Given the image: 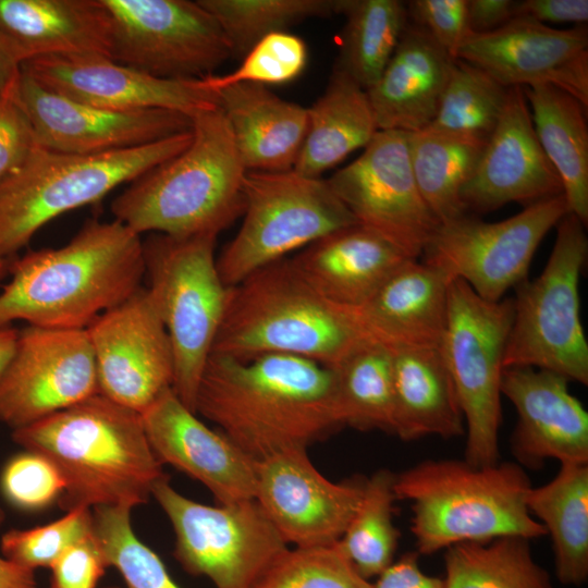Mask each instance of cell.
<instances>
[{"instance_id": "1", "label": "cell", "mask_w": 588, "mask_h": 588, "mask_svg": "<svg viewBox=\"0 0 588 588\" xmlns=\"http://www.w3.org/2000/svg\"><path fill=\"white\" fill-rule=\"evenodd\" d=\"M195 413L256 462L306 446L342 425L336 375L314 360L270 354L238 359L211 353Z\"/></svg>"}, {"instance_id": "2", "label": "cell", "mask_w": 588, "mask_h": 588, "mask_svg": "<svg viewBox=\"0 0 588 588\" xmlns=\"http://www.w3.org/2000/svg\"><path fill=\"white\" fill-rule=\"evenodd\" d=\"M144 277L140 235L114 219H90L66 244L11 259L0 291V329L15 321L87 329L142 287Z\"/></svg>"}, {"instance_id": "3", "label": "cell", "mask_w": 588, "mask_h": 588, "mask_svg": "<svg viewBox=\"0 0 588 588\" xmlns=\"http://www.w3.org/2000/svg\"><path fill=\"white\" fill-rule=\"evenodd\" d=\"M23 450L40 453L59 469V504L133 510L163 478L162 464L146 436L142 415L100 393L26 427L12 430Z\"/></svg>"}, {"instance_id": "4", "label": "cell", "mask_w": 588, "mask_h": 588, "mask_svg": "<svg viewBox=\"0 0 588 588\" xmlns=\"http://www.w3.org/2000/svg\"><path fill=\"white\" fill-rule=\"evenodd\" d=\"M191 120L189 145L128 183L111 203L114 220L139 235H219L243 215L247 170L224 115L217 107Z\"/></svg>"}, {"instance_id": "5", "label": "cell", "mask_w": 588, "mask_h": 588, "mask_svg": "<svg viewBox=\"0 0 588 588\" xmlns=\"http://www.w3.org/2000/svg\"><path fill=\"white\" fill-rule=\"evenodd\" d=\"M364 341L353 310L323 297L283 258L231 287L211 353L291 355L333 369Z\"/></svg>"}, {"instance_id": "6", "label": "cell", "mask_w": 588, "mask_h": 588, "mask_svg": "<svg viewBox=\"0 0 588 588\" xmlns=\"http://www.w3.org/2000/svg\"><path fill=\"white\" fill-rule=\"evenodd\" d=\"M531 488L513 462L476 466L465 460H427L394 477L396 500L411 503V529L418 554L465 542L546 535L529 513Z\"/></svg>"}, {"instance_id": "7", "label": "cell", "mask_w": 588, "mask_h": 588, "mask_svg": "<svg viewBox=\"0 0 588 588\" xmlns=\"http://www.w3.org/2000/svg\"><path fill=\"white\" fill-rule=\"evenodd\" d=\"M192 128L130 149L77 155L36 147L0 181V259H12L47 223L95 204L184 150Z\"/></svg>"}, {"instance_id": "8", "label": "cell", "mask_w": 588, "mask_h": 588, "mask_svg": "<svg viewBox=\"0 0 588 588\" xmlns=\"http://www.w3.org/2000/svg\"><path fill=\"white\" fill-rule=\"evenodd\" d=\"M218 235L143 241L146 286L173 351L172 389L193 412L200 378L221 327L231 287L217 268Z\"/></svg>"}, {"instance_id": "9", "label": "cell", "mask_w": 588, "mask_h": 588, "mask_svg": "<svg viewBox=\"0 0 588 588\" xmlns=\"http://www.w3.org/2000/svg\"><path fill=\"white\" fill-rule=\"evenodd\" d=\"M542 272L517 285L503 366L531 367L588 383V342L580 320L579 278L587 260L584 223L565 215Z\"/></svg>"}, {"instance_id": "10", "label": "cell", "mask_w": 588, "mask_h": 588, "mask_svg": "<svg viewBox=\"0 0 588 588\" xmlns=\"http://www.w3.org/2000/svg\"><path fill=\"white\" fill-rule=\"evenodd\" d=\"M244 200L242 225L217 258L219 274L229 287L291 252L357 224L327 179L294 170L247 171Z\"/></svg>"}, {"instance_id": "11", "label": "cell", "mask_w": 588, "mask_h": 588, "mask_svg": "<svg viewBox=\"0 0 588 588\" xmlns=\"http://www.w3.org/2000/svg\"><path fill=\"white\" fill-rule=\"evenodd\" d=\"M513 319V298L490 302L467 283L449 285L446 329L441 345L465 422V461L499 463L503 355Z\"/></svg>"}, {"instance_id": "12", "label": "cell", "mask_w": 588, "mask_h": 588, "mask_svg": "<svg viewBox=\"0 0 588 588\" xmlns=\"http://www.w3.org/2000/svg\"><path fill=\"white\" fill-rule=\"evenodd\" d=\"M175 534V559L216 588H253L287 543L256 499L216 506L177 492L168 476L151 491Z\"/></svg>"}, {"instance_id": "13", "label": "cell", "mask_w": 588, "mask_h": 588, "mask_svg": "<svg viewBox=\"0 0 588 588\" xmlns=\"http://www.w3.org/2000/svg\"><path fill=\"white\" fill-rule=\"evenodd\" d=\"M111 25L110 59L167 79H196L231 56L215 17L189 0H102Z\"/></svg>"}, {"instance_id": "14", "label": "cell", "mask_w": 588, "mask_h": 588, "mask_svg": "<svg viewBox=\"0 0 588 588\" xmlns=\"http://www.w3.org/2000/svg\"><path fill=\"white\" fill-rule=\"evenodd\" d=\"M568 212L561 194L498 222L465 215L437 226L422 252L424 261L463 280L479 297L498 302L526 280L539 244Z\"/></svg>"}, {"instance_id": "15", "label": "cell", "mask_w": 588, "mask_h": 588, "mask_svg": "<svg viewBox=\"0 0 588 588\" xmlns=\"http://www.w3.org/2000/svg\"><path fill=\"white\" fill-rule=\"evenodd\" d=\"M362 226L418 259L440 224L417 187L408 133L378 131L363 152L327 179Z\"/></svg>"}, {"instance_id": "16", "label": "cell", "mask_w": 588, "mask_h": 588, "mask_svg": "<svg viewBox=\"0 0 588 588\" xmlns=\"http://www.w3.org/2000/svg\"><path fill=\"white\" fill-rule=\"evenodd\" d=\"M98 393L86 329L27 326L0 376V422L20 429Z\"/></svg>"}, {"instance_id": "17", "label": "cell", "mask_w": 588, "mask_h": 588, "mask_svg": "<svg viewBox=\"0 0 588 588\" xmlns=\"http://www.w3.org/2000/svg\"><path fill=\"white\" fill-rule=\"evenodd\" d=\"M86 330L101 395L142 414L172 388V346L146 287L100 315Z\"/></svg>"}, {"instance_id": "18", "label": "cell", "mask_w": 588, "mask_h": 588, "mask_svg": "<svg viewBox=\"0 0 588 588\" xmlns=\"http://www.w3.org/2000/svg\"><path fill=\"white\" fill-rule=\"evenodd\" d=\"M13 97L40 147L97 155L148 145L187 132L192 120L168 109L120 111L90 106L39 85L22 70Z\"/></svg>"}, {"instance_id": "19", "label": "cell", "mask_w": 588, "mask_h": 588, "mask_svg": "<svg viewBox=\"0 0 588 588\" xmlns=\"http://www.w3.org/2000/svg\"><path fill=\"white\" fill-rule=\"evenodd\" d=\"M456 59L470 63L506 88L551 85L588 108V33L556 29L514 17L487 33H468Z\"/></svg>"}, {"instance_id": "20", "label": "cell", "mask_w": 588, "mask_h": 588, "mask_svg": "<svg viewBox=\"0 0 588 588\" xmlns=\"http://www.w3.org/2000/svg\"><path fill=\"white\" fill-rule=\"evenodd\" d=\"M22 70L49 90L99 108L168 109L192 118L218 107L217 93L203 78H160L100 54L45 56Z\"/></svg>"}, {"instance_id": "21", "label": "cell", "mask_w": 588, "mask_h": 588, "mask_svg": "<svg viewBox=\"0 0 588 588\" xmlns=\"http://www.w3.org/2000/svg\"><path fill=\"white\" fill-rule=\"evenodd\" d=\"M363 486L326 478L307 456L291 449L257 462L255 499L287 544L338 542L362 501Z\"/></svg>"}, {"instance_id": "22", "label": "cell", "mask_w": 588, "mask_h": 588, "mask_svg": "<svg viewBox=\"0 0 588 588\" xmlns=\"http://www.w3.org/2000/svg\"><path fill=\"white\" fill-rule=\"evenodd\" d=\"M563 194L561 180L537 138L522 87H510L500 120L462 189L466 211L509 203L529 206Z\"/></svg>"}, {"instance_id": "23", "label": "cell", "mask_w": 588, "mask_h": 588, "mask_svg": "<svg viewBox=\"0 0 588 588\" xmlns=\"http://www.w3.org/2000/svg\"><path fill=\"white\" fill-rule=\"evenodd\" d=\"M149 444L161 464L201 482L219 504L255 499L257 462L222 432L206 426L164 390L142 414Z\"/></svg>"}, {"instance_id": "24", "label": "cell", "mask_w": 588, "mask_h": 588, "mask_svg": "<svg viewBox=\"0 0 588 588\" xmlns=\"http://www.w3.org/2000/svg\"><path fill=\"white\" fill-rule=\"evenodd\" d=\"M568 382L543 369H503L501 392L518 416L511 445L520 466L539 467L549 458L588 464V413Z\"/></svg>"}, {"instance_id": "25", "label": "cell", "mask_w": 588, "mask_h": 588, "mask_svg": "<svg viewBox=\"0 0 588 588\" xmlns=\"http://www.w3.org/2000/svg\"><path fill=\"white\" fill-rule=\"evenodd\" d=\"M451 280L441 268L411 259L352 310L364 335L390 352L441 347Z\"/></svg>"}, {"instance_id": "26", "label": "cell", "mask_w": 588, "mask_h": 588, "mask_svg": "<svg viewBox=\"0 0 588 588\" xmlns=\"http://www.w3.org/2000/svg\"><path fill=\"white\" fill-rule=\"evenodd\" d=\"M411 259L392 243L358 223L320 237L290 258L314 290L350 309L365 304Z\"/></svg>"}, {"instance_id": "27", "label": "cell", "mask_w": 588, "mask_h": 588, "mask_svg": "<svg viewBox=\"0 0 588 588\" xmlns=\"http://www.w3.org/2000/svg\"><path fill=\"white\" fill-rule=\"evenodd\" d=\"M424 29L407 24L367 91L379 131L416 133L433 121L454 62Z\"/></svg>"}, {"instance_id": "28", "label": "cell", "mask_w": 588, "mask_h": 588, "mask_svg": "<svg viewBox=\"0 0 588 588\" xmlns=\"http://www.w3.org/2000/svg\"><path fill=\"white\" fill-rule=\"evenodd\" d=\"M216 93L218 108L247 171L294 169L307 134V108L261 84L238 83Z\"/></svg>"}, {"instance_id": "29", "label": "cell", "mask_w": 588, "mask_h": 588, "mask_svg": "<svg viewBox=\"0 0 588 588\" xmlns=\"http://www.w3.org/2000/svg\"><path fill=\"white\" fill-rule=\"evenodd\" d=\"M0 30L24 63L56 54L110 58L111 25L102 0H0Z\"/></svg>"}, {"instance_id": "30", "label": "cell", "mask_w": 588, "mask_h": 588, "mask_svg": "<svg viewBox=\"0 0 588 588\" xmlns=\"http://www.w3.org/2000/svg\"><path fill=\"white\" fill-rule=\"evenodd\" d=\"M393 429L403 440L465 433L455 387L441 347L391 352Z\"/></svg>"}, {"instance_id": "31", "label": "cell", "mask_w": 588, "mask_h": 588, "mask_svg": "<svg viewBox=\"0 0 588 588\" xmlns=\"http://www.w3.org/2000/svg\"><path fill=\"white\" fill-rule=\"evenodd\" d=\"M308 110L307 134L294 171L321 177L379 131L367 91L334 66L322 95Z\"/></svg>"}, {"instance_id": "32", "label": "cell", "mask_w": 588, "mask_h": 588, "mask_svg": "<svg viewBox=\"0 0 588 588\" xmlns=\"http://www.w3.org/2000/svg\"><path fill=\"white\" fill-rule=\"evenodd\" d=\"M537 138L556 171L569 213L588 222L587 107L551 85L522 87Z\"/></svg>"}, {"instance_id": "33", "label": "cell", "mask_w": 588, "mask_h": 588, "mask_svg": "<svg viewBox=\"0 0 588 588\" xmlns=\"http://www.w3.org/2000/svg\"><path fill=\"white\" fill-rule=\"evenodd\" d=\"M526 504L551 538L559 581L584 585L588 578V464H561L549 482L529 489Z\"/></svg>"}, {"instance_id": "34", "label": "cell", "mask_w": 588, "mask_h": 588, "mask_svg": "<svg viewBox=\"0 0 588 588\" xmlns=\"http://www.w3.org/2000/svg\"><path fill=\"white\" fill-rule=\"evenodd\" d=\"M483 147V143L428 130L408 133V154L417 187L439 223L466 215L462 189Z\"/></svg>"}, {"instance_id": "35", "label": "cell", "mask_w": 588, "mask_h": 588, "mask_svg": "<svg viewBox=\"0 0 588 588\" xmlns=\"http://www.w3.org/2000/svg\"><path fill=\"white\" fill-rule=\"evenodd\" d=\"M345 19L339 68L368 90L380 77L408 24L399 0H340Z\"/></svg>"}, {"instance_id": "36", "label": "cell", "mask_w": 588, "mask_h": 588, "mask_svg": "<svg viewBox=\"0 0 588 588\" xmlns=\"http://www.w3.org/2000/svg\"><path fill=\"white\" fill-rule=\"evenodd\" d=\"M443 580L446 588H553L530 540L517 536L448 548Z\"/></svg>"}, {"instance_id": "37", "label": "cell", "mask_w": 588, "mask_h": 588, "mask_svg": "<svg viewBox=\"0 0 588 588\" xmlns=\"http://www.w3.org/2000/svg\"><path fill=\"white\" fill-rule=\"evenodd\" d=\"M333 369L342 425L392 432L391 352L378 343L364 341Z\"/></svg>"}, {"instance_id": "38", "label": "cell", "mask_w": 588, "mask_h": 588, "mask_svg": "<svg viewBox=\"0 0 588 588\" xmlns=\"http://www.w3.org/2000/svg\"><path fill=\"white\" fill-rule=\"evenodd\" d=\"M507 89L483 70L455 59L436 117L425 130L486 144Z\"/></svg>"}, {"instance_id": "39", "label": "cell", "mask_w": 588, "mask_h": 588, "mask_svg": "<svg viewBox=\"0 0 588 588\" xmlns=\"http://www.w3.org/2000/svg\"><path fill=\"white\" fill-rule=\"evenodd\" d=\"M394 477L381 469L366 481L358 510L339 540L356 571L368 580L394 562L400 537L393 523Z\"/></svg>"}, {"instance_id": "40", "label": "cell", "mask_w": 588, "mask_h": 588, "mask_svg": "<svg viewBox=\"0 0 588 588\" xmlns=\"http://www.w3.org/2000/svg\"><path fill=\"white\" fill-rule=\"evenodd\" d=\"M219 24L231 56L243 58L265 36L338 14L340 0H198Z\"/></svg>"}, {"instance_id": "41", "label": "cell", "mask_w": 588, "mask_h": 588, "mask_svg": "<svg viewBox=\"0 0 588 588\" xmlns=\"http://www.w3.org/2000/svg\"><path fill=\"white\" fill-rule=\"evenodd\" d=\"M131 512L124 506L93 511L95 539L107 566L119 571L126 588H181L158 554L135 534Z\"/></svg>"}, {"instance_id": "42", "label": "cell", "mask_w": 588, "mask_h": 588, "mask_svg": "<svg viewBox=\"0 0 588 588\" xmlns=\"http://www.w3.org/2000/svg\"><path fill=\"white\" fill-rule=\"evenodd\" d=\"M253 588H373L354 567L339 541L286 549Z\"/></svg>"}, {"instance_id": "43", "label": "cell", "mask_w": 588, "mask_h": 588, "mask_svg": "<svg viewBox=\"0 0 588 588\" xmlns=\"http://www.w3.org/2000/svg\"><path fill=\"white\" fill-rule=\"evenodd\" d=\"M93 535L91 510L76 507L49 524L8 530L1 537L0 548L8 560L35 571L50 568L65 550Z\"/></svg>"}, {"instance_id": "44", "label": "cell", "mask_w": 588, "mask_h": 588, "mask_svg": "<svg viewBox=\"0 0 588 588\" xmlns=\"http://www.w3.org/2000/svg\"><path fill=\"white\" fill-rule=\"evenodd\" d=\"M306 62L305 41L287 30L277 32L256 42L234 71L223 75L205 76L203 82L215 91L238 83L265 86L285 84L304 71Z\"/></svg>"}, {"instance_id": "45", "label": "cell", "mask_w": 588, "mask_h": 588, "mask_svg": "<svg viewBox=\"0 0 588 588\" xmlns=\"http://www.w3.org/2000/svg\"><path fill=\"white\" fill-rule=\"evenodd\" d=\"M0 490L12 506L35 512L59 501L64 490V480L48 457L22 449L3 465Z\"/></svg>"}, {"instance_id": "46", "label": "cell", "mask_w": 588, "mask_h": 588, "mask_svg": "<svg viewBox=\"0 0 588 588\" xmlns=\"http://www.w3.org/2000/svg\"><path fill=\"white\" fill-rule=\"evenodd\" d=\"M407 16L424 29L452 58L469 33L466 22L467 0H413L406 4Z\"/></svg>"}, {"instance_id": "47", "label": "cell", "mask_w": 588, "mask_h": 588, "mask_svg": "<svg viewBox=\"0 0 588 588\" xmlns=\"http://www.w3.org/2000/svg\"><path fill=\"white\" fill-rule=\"evenodd\" d=\"M107 564L95 535L73 544L51 565L50 588H96Z\"/></svg>"}, {"instance_id": "48", "label": "cell", "mask_w": 588, "mask_h": 588, "mask_svg": "<svg viewBox=\"0 0 588 588\" xmlns=\"http://www.w3.org/2000/svg\"><path fill=\"white\" fill-rule=\"evenodd\" d=\"M38 146L32 124L13 95L0 99V181Z\"/></svg>"}, {"instance_id": "49", "label": "cell", "mask_w": 588, "mask_h": 588, "mask_svg": "<svg viewBox=\"0 0 588 588\" xmlns=\"http://www.w3.org/2000/svg\"><path fill=\"white\" fill-rule=\"evenodd\" d=\"M514 17L546 23H586L587 0H524L515 1ZM513 17V19H514Z\"/></svg>"}, {"instance_id": "50", "label": "cell", "mask_w": 588, "mask_h": 588, "mask_svg": "<svg viewBox=\"0 0 588 588\" xmlns=\"http://www.w3.org/2000/svg\"><path fill=\"white\" fill-rule=\"evenodd\" d=\"M373 588H446V585L443 578L421 569L417 552H408L377 577Z\"/></svg>"}, {"instance_id": "51", "label": "cell", "mask_w": 588, "mask_h": 588, "mask_svg": "<svg viewBox=\"0 0 588 588\" xmlns=\"http://www.w3.org/2000/svg\"><path fill=\"white\" fill-rule=\"evenodd\" d=\"M515 1L467 0L466 22L469 33L494 30L514 17Z\"/></svg>"}, {"instance_id": "52", "label": "cell", "mask_w": 588, "mask_h": 588, "mask_svg": "<svg viewBox=\"0 0 588 588\" xmlns=\"http://www.w3.org/2000/svg\"><path fill=\"white\" fill-rule=\"evenodd\" d=\"M24 60L13 42L0 30V99L13 95Z\"/></svg>"}, {"instance_id": "53", "label": "cell", "mask_w": 588, "mask_h": 588, "mask_svg": "<svg viewBox=\"0 0 588 588\" xmlns=\"http://www.w3.org/2000/svg\"><path fill=\"white\" fill-rule=\"evenodd\" d=\"M0 588H38L35 571L20 566L0 555Z\"/></svg>"}, {"instance_id": "54", "label": "cell", "mask_w": 588, "mask_h": 588, "mask_svg": "<svg viewBox=\"0 0 588 588\" xmlns=\"http://www.w3.org/2000/svg\"><path fill=\"white\" fill-rule=\"evenodd\" d=\"M17 334L19 329L13 327L0 329V376L13 354Z\"/></svg>"}, {"instance_id": "55", "label": "cell", "mask_w": 588, "mask_h": 588, "mask_svg": "<svg viewBox=\"0 0 588 588\" xmlns=\"http://www.w3.org/2000/svg\"><path fill=\"white\" fill-rule=\"evenodd\" d=\"M11 259H0V282L9 277Z\"/></svg>"}, {"instance_id": "56", "label": "cell", "mask_w": 588, "mask_h": 588, "mask_svg": "<svg viewBox=\"0 0 588 588\" xmlns=\"http://www.w3.org/2000/svg\"><path fill=\"white\" fill-rule=\"evenodd\" d=\"M4 520H5V514L2 507L0 506V528L2 527Z\"/></svg>"}]
</instances>
